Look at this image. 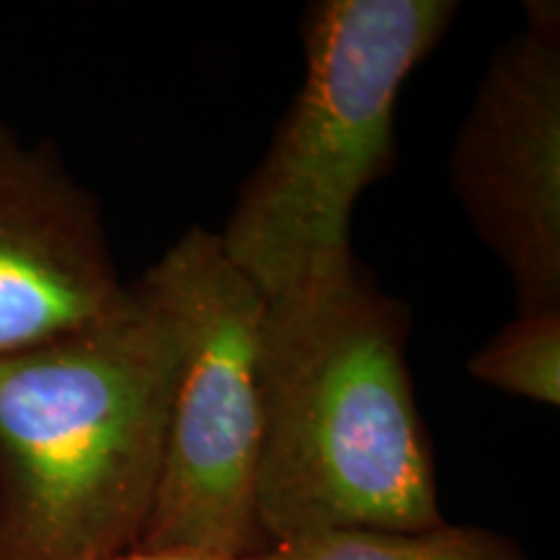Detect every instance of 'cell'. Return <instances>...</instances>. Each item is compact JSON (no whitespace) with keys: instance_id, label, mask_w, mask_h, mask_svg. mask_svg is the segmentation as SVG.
<instances>
[{"instance_id":"obj_6","label":"cell","mask_w":560,"mask_h":560,"mask_svg":"<svg viewBox=\"0 0 560 560\" xmlns=\"http://www.w3.org/2000/svg\"><path fill=\"white\" fill-rule=\"evenodd\" d=\"M125 291L94 195L52 143L0 122V361L102 319Z\"/></svg>"},{"instance_id":"obj_2","label":"cell","mask_w":560,"mask_h":560,"mask_svg":"<svg viewBox=\"0 0 560 560\" xmlns=\"http://www.w3.org/2000/svg\"><path fill=\"white\" fill-rule=\"evenodd\" d=\"M177 330L143 276L102 319L0 361V560H109L156 495Z\"/></svg>"},{"instance_id":"obj_7","label":"cell","mask_w":560,"mask_h":560,"mask_svg":"<svg viewBox=\"0 0 560 560\" xmlns=\"http://www.w3.org/2000/svg\"><path fill=\"white\" fill-rule=\"evenodd\" d=\"M249 560H527L509 537L441 522L429 529H342L270 545Z\"/></svg>"},{"instance_id":"obj_1","label":"cell","mask_w":560,"mask_h":560,"mask_svg":"<svg viewBox=\"0 0 560 560\" xmlns=\"http://www.w3.org/2000/svg\"><path fill=\"white\" fill-rule=\"evenodd\" d=\"M408 332V306L376 289L359 262L268 299L257 470V527L268 548L444 522Z\"/></svg>"},{"instance_id":"obj_5","label":"cell","mask_w":560,"mask_h":560,"mask_svg":"<svg viewBox=\"0 0 560 560\" xmlns=\"http://www.w3.org/2000/svg\"><path fill=\"white\" fill-rule=\"evenodd\" d=\"M459 125L450 185L514 285L516 310L560 306V9L524 5Z\"/></svg>"},{"instance_id":"obj_9","label":"cell","mask_w":560,"mask_h":560,"mask_svg":"<svg viewBox=\"0 0 560 560\" xmlns=\"http://www.w3.org/2000/svg\"><path fill=\"white\" fill-rule=\"evenodd\" d=\"M109 560H249V558H229V556H213V552L200 550H185V548H132L128 552Z\"/></svg>"},{"instance_id":"obj_8","label":"cell","mask_w":560,"mask_h":560,"mask_svg":"<svg viewBox=\"0 0 560 560\" xmlns=\"http://www.w3.org/2000/svg\"><path fill=\"white\" fill-rule=\"evenodd\" d=\"M472 380L503 395L560 405V306L516 310V317L467 361Z\"/></svg>"},{"instance_id":"obj_4","label":"cell","mask_w":560,"mask_h":560,"mask_svg":"<svg viewBox=\"0 0 560 560\" xmlns=\"http://www.w3.org/2000/svg\"><path fill=\"white\" fill-rule=\"evenodd\" d=\"M143 280L177 330V371L156 495L138 545L257 556L268 548L257 527L268 299L208 229L185 231Z\"/></svg>"},{"instance_id":"obj_3","label":"cell","mask_w":560,"mask_h":560,"mask_svg":"<svg viewBox=\"0 0 560 560\" xmlns=\"http://www.w3.org/2000/svg\"><path fill=\"white\" fill-rule=\"evenodd\" d=\"M452 0H317L301 21L304 79L219 240L265 299L355 265L350 219L395 161L405 83L446 37Z\"/></svg>"}]
</instances>
